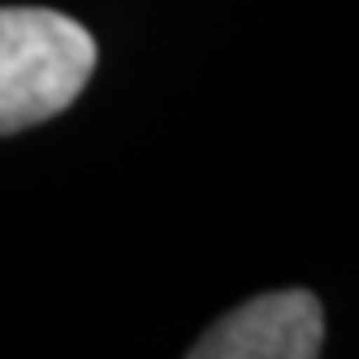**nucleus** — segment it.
<instances>
[{
	"mask_svg": "<svg viewBox=\"0 0 359 359\" xmlns=\"http://www.w3.org/2000/svg\"><path fill=\"white\" fill-rule=\"evenodd\" d=\"M320 346V299L312 290H277L221 316L191 346V359H316Z\"/></svg>",
	"mask_w": 359,
	"mask_h": 359,
	"instance_id": "nucleus-2",
	"label": "nucleus"
},
{
	"mask_svg": "<svg viewBox=\"0 0 359 359\" xmlns=\"http://www.w3.org/2000/svg\"><path fill=\"white\" fill-rule=\"evenodd\" d=\"M95 69V39L53 9H0V135L65 113Z\"/></svg>",
	"mask_w": 359,
	"mask_h": 359,
	"instance_id": "nucleus-1",
	"label": "nucleus"
}]
</instances>
